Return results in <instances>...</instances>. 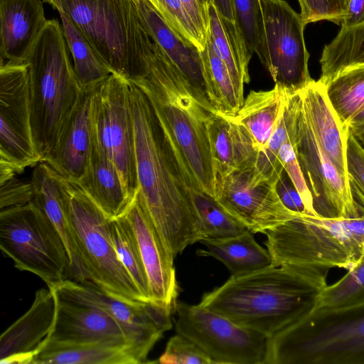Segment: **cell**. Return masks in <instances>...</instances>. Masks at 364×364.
Returning a JSON list of instances; mask_svg holds the SVG:
<instances>
[{"label": "cell", "instance_id": "6da1fadb", "mask_svg": "<svg viewBox=\"0 0 364 364\" xmlns=\"http://www.w3.org/2000/svg\"><path fill=\"white\" fill-rule=\"evenodd\" d=\"M129 83L137 196L175 259L205 237L192 206V184L148 97Z\"/></svg>", "mask_w": 364, "mask_h": 364}, {"label": "cell", "instance_id": "7a4b0ae2", "mask_svg": "<svg viewBox=\"0 0 364 364\" xmlns=\"http://www.w3.org/2000/svg\"><path fill=\"white\" fill-rule=\"evenodd\" d=\"M129 81L148 97L192 186L215 199L216 176L208 124L217 110L155 41L145 73Z\"/></svg>", "mask_w": 364, "mask_h": 364}, {"label": "cell", "instance_id": "3957f363", "mask_svg": "<svg viewBox=\"0 0 364 364\" xmlns=\"http://www.w3.org/2000/svg\"><path fill=\"white\" fill-rule=\"evenodd\" d=\"M324 273L289 264L231 276L203 294L198 305L271 338L301 318L309 299L326 286Z\"/></svg>", "mask_w": 364, "mask_h": 364}, {"label": "cell", "instance_id": "277c9868", "mask_svg": "<svg viewBox=\"0 0 364 364\" xmlns=\"http://www.w3.org/2000/svg\"><path fill=\"white\" fill-rule=\"evenodd\" d=\"M63 11L112 73L142 76L154 41L133 0H43Z\"/></svg>", "mask_w": 364, "mask_h": 364}, {"label": "cell", "instance_id": "5b68a950", "mask_svg": "<svg viewBox=\"0 0 364 364\" xmlns=\"http://www.w3.org/2000/svg\"><path fill=\"white\" fill-rule=\"evenodd\" d=\"M26 62L33 136L41 161L46 162L82 90L58 21L48 20Z\"/></svg>", "mask_w": 364, "mask_h": 364}, {"label": "cell", "instance_id": "8992f818", "mask_svg": "<svg viewBox=\"0 0 364 364\" xmlns=\"http://www.w3.org/2000/svg\"><path fill=\"white\" fill-rule=\"evenodd\" d=\"M73 242L70 279L131 304L151 301L139 291L116 252L110 218L75 181L61 175Z\"/></svg>", "mask_w": 364, "mask_h": 364}, {"label": "cell", "instance_id": "52a82bcc", "mask_svg": "<svg viewBox=\"0 0 364 364\" xmlns=\"http://www.w3.org/2000/svg\"><path fill=\"white\" fill-rule=\"evenodd\" d=\"M350 218L299 214L267 230L273 267L301 265L350 270L364 258V210Z\"/></svg>", "mask_w": 364, "mask_h": 364}, {"label": "cell", "instance_id": "ba28073f", "mask_svg": "<svg viewBox=\"0 0 364 364\" xmlns=\"http://www.w3.org/2000/svg\"><path fill=\"white\" fill-rule=\"evenodd\" d=\"M0 248L18 269L37 275L48 287L70 279L62 237L32 200L1 210Z\"/></svg>", "mask_w": 364, "mask_h": 364}, {"label": "cell", "instance_id": "9c48e42d", "mask_svg": "<svg viewBox=\"0 0 364 364\" xmlns=\"http://www.w3.org/2000/svg\"><path fill=\"white\" fill-rule=\"evenodd\" d=\"M176 331L202 349L214 364H264L268 338L198 305L176 302Z\"/></svg>", "mask_w": 364, "mask_h": 364}, {"label": "cell", "instance_id": "30bf717a", "mask_svg": "<svg viewBox=\"0 0 364 364\" xmlns=\"http://www.w3.org/2000/svg\"><path fill=\"white\" fill-rule=\"evenodd\" d=\"M94 139L117 168L133 200L138 191L129 81L115 73L97 85L93 106Z\"/></svg>", "mask_w": 364, "mask_h": 364}, {"label": "cell", "instance_id": "8fae6325", "mask_svg": "<svg viewBox=\"0 0 364 364\" xmlns=\"http://www.w3.org/2000/svg\"><path fill=\"white\" fill-rule=\"evenodd\" d=\"M0 168L21 173L41 162L32 131L28 63L0 65Z\"/></svg>", "mask_w": 364, "mask_h": 364}, {"label": "cell", "instance_id": "7c38bea8", "mask_svg": "<svg viewBox=\"0 0 364 364\" xmlns=\"http://www.w3.org/2000/svg\"><path fill=\"white\" fill-rule=\"evenodd\" d=\"M269 55L267 70L274 85L291 92L303 90L314 79L309 71L305 23L284 0H261Z\"/></svg>", "mask_w": 364, "mask_h": 364}, {"label": "cell", "instance_id": "4fadbf2b", "mask_svg": "<svg viewBox=\"0 0 364 364\" xmlns=\"http://www.w3.org/2000/svg\"><path fill=\"white\" fill-rule=\"evenodd\" d=\"M48 288L110 315L134 346L141 363L164 333L172 328L171 315L174 310L152 301L128 304L70 279Z\"/></svg>", "mask_w": 364, "mask_h": 364}, {"label": "cell", "instance_id": "5bb4252c", "mask_svg": "<svg viewBox=\"0 0 364 364\" xmlns=\"http://www.w3.org/2000/svg\"><path fill=\"white\" fill-rule=\"evenodd\" d=\"M277 181L256 180L254 168L236 170L216 179L215 200L253 233H264L296 216L277 191Z\"/></svg>", "mask_w": 364, "mask_h": 364}, {"label": "cell", "instance_id": "9a60e30c", "mask_svg": "<svg viewBox=\"0 0 364 364\" xmlns=\"http://www.w3.org/2000/svg\"><path fill=\"white\" fill-rule=\"evenodd\" d=\"M296 154L313 196L314 208L320 215L350 218L360 215L361 211L353 197L348 179L321 148L301 103L298 120Z\"/></svg>", "mask_w": 364, "mask_h": 364}, {"label": "cell", "instance_id": "2e32d148", "mask_svg": "<svg viewBox=\"0 0 364 364\" xmlns=\"http://www.w3.org/2000/svg\"><path fill=\"white\" fill-rule=\"evenodd\" d=\"M136 236L147 275L152 301L175 311L178 285L174 258L141 203L137 193L124 213Z\"/></svg>", "mask_w": 364, "mask_h": 364}, {"label": "cell", "instance_id": "e0dca14e", "mask_svg": "<svg viewBox=\"0 0 364 364\" xmlns=\"http://www.w3.org/2000/svg\"><path fill=\"white\" fill-rule=\"evenodd\" d=\"M98 85L81 87L79 99L46 161L60 175L75 182L85 174L92 150L93 106Z\"/></svg>", "mask_w": 364, "mask_h": 364}, {"label": "cell", "instance_id": "ac0fdd59", "mask_svg": "<svg viewBox=\"0 0 364 364\" xmlns=\"http://www.w3.org/2000/svg\"><path fill=\"white\" fill-rule=\"evenodd\" d=\"M53 291L56 300L55 315L42 346L107 341L132 343L118 323L105 311Z\"/></svg>", "mask_w": 364, "mask_h": 364}, {"label": "cell", "instance_id": "d6986e66", "mask_svg": "<svg viewBox=\"0 0 364 364\" xmlns=\"http://www.w3.org/2000/svg\"><path fill=\"white\" fill-rule=\"evenodd\" d=\"M56 300L49 288L36 291L29 309L0 337L1 364H31L53 324Z\"/></svg>", "mask_w": 364, "mask_h": 364}, {"label": "cell", "instance_id": "ffe728a7", "mask_svg": "<svg viewBox=\"0 0 364 364\" xmlns=\"http://www.w3.org/2000/svg\"><path fill=\"white\" fill-rule=\"evenodd\" d=\"M47 22L41 0H0L1 63H26Z\"/></svg>", "mask_w": 364, "mask_h": 364}, {"label": "cell", "instance_id": "44dd1931", "mask_svg": "<svg viewBox=\"0 0 364 364\" xmlns=\"http://www.w3.org/2000/svg\"><path fill=\"white\" fill-rule=\"evenodd\" d=\"M299 92L301 107L321 148L348 179L346 149L349 130L332 106L326 85L320 80H313Z\"/></svg>", "mask_w": 364, "mask_h": 364}, {"label": "cell", "instance_id": "7402d4cb", "mask_svg": "<svg viewBox=\"0 0 364 364\" xmlns=\"http://www.w3.org/2000/svg\"><path fill=\"white\" fill-rule=\"evenodd\" d=\"M152 39L161 48L196 91L208 100L201 52L183 40L149 0H133Z\"/></svg>", "mask_w": 364, "mask_h": 364}, {"label": "cell", "instance_id": "603a6c76", "mask_svg": "<svg viewBox=\"0 0 364 364\" xmlns=\"http://www.w3.org/2000/svg\"><path fill=\"white\" fill-rule=\"evenodd\" d=\"M208 132L216 179L236 170L255 168L258 151L245 129L231 116L213 113Z\"/></svg>", "mask_w": 364, "mask_h": 364}, {"label": "cell", "instance_id": "cb8c5ba5", "mask_svg": "<svg viewBox=\"0 0 364 364\" xmlns=\"http://www.w3.org/2000/svg\"><path fill=\"white\" fill-rule=\"evenodd\" d=\"M77 183L110 219L124 215L134 200L129 197L117 168L95 139L87 170Z\"/></svg>", "mask_w": 364, "mask_h": 364}, {"label": "cell", "instance_id": "d4e9b609", "mask_svg": "<svg viewBox=\"0 0 364 364\" xmlns=\"http://www.w3.org/2000/svg\"><path fill=\"white\" fill-rule=\"evenodd\" d=\"M141 363L129 342L99 341L78 344L46 343L31 364H137Z\"/></svg>", "mask_w": 364, "mask_h": 364}, {"label": "cell", "instance_id": "484cf974", "mask_svg": "<svg viewBox=\"0 0 364 364\" xmlns=\"http://www.w3.org/2000/svg\"><path fill=\"white\" fill-rule=\"evenodd\" d=\"M207 250H199L197 254L212 257L221 262L232 277L244 274L272 266L267 250L255 240L249 230L234 236L223 238L205 237L200 240Z\"/></svg>", "mask_w": 364, "mask_h": 364}, {"label": "cell", "instance_id": "4316f807", "mask_svg": "<svg viewBox=\"0 0 364 364\" xmlns=\"http://www.w3.org/2000/svg\"><path fill=\"white\" fill-rule=\"evenodd\" d=\"M31 182L33 191L32 201L46 214L60 233L70 264L73 242L68 197L60 174L46 162L41 161L34 166Z\"/></svg>", "mask_w": 364, "mask_h": 364}, {"label": "cell", "instance_id": "83f0119b", "mask_svg": "<svg viewBox=\"0 0 364 364\" xmlns=\"http://www.w3.org/2000/svg\"><path fill=\"white\" fill-rule=\"evenodd\" d=\"M289 92L277 85L269 90L250 91L237 114L231 116L247 132L258 152L272 135Z\"/></svg>", "mask_w": 364, "mask_h": 364}, {"label": "cell", "instance_id": "f1b7e54d", "mask_svg": "<svg viewBox=\"0 0 364 364\" xmlns=\"http://www.w3.org/2000/svg\"><path fill=\"white\" fill-rule=\"evenodd\" d=\"M208 32L213 47L225 64L237 90L244 95L249 83L248 65L252 53L247 50L235 23L222 19L213 4L208 8Z\"/></svg>", "mask_w": 364, "mask_h": 364}, {"label": "cell", "instance_id": "f546056e", "mask_svg": "<svg viewBox=\"0 0 364 364\" xmlns=\"http://www.w3.org/2000/svg\"><path fill=\"white\" fill-rule=\"evenodd\" d=\"M300 106L299 91L289 92L272 135L264 148L258 152L254 168L255 179L278 181L281 177L284 170L279 160V151L285 142L297 138Z\"/></svg>", "mask_w": 364, "mask_h": 364}, {"label": "cell", "instance_id": "4dcf8cb0", "mask_svg": "<svg viewBox=\"0 0 364 364\" xmlns=\"http://www.w3.org/2000/svg\"><path fill=\"white\" fill-rule=\"evenodd\" d=\"M207 97L220 113L235 116L245 97L237 90L225 64L215 51L211 36L207 31L205 48L201 52Z\"/></svg>", "mask_w": 364, "mask_h": 364}, {"label": "cell", "instance_id": "1f68e13d", "mask_svg": "<svg viewBox=\"0 0 364 364\" xmlns=\"http://www.w3.org/2000/svg\"><path fill=\"white\" fill-rule=\"evenodd\" d=\"M320 64L319 80L325 85L345 68L364 64V22L341 26L338 35L324 46Z\"/></svg>", "mask_w": 364, "mask_h": 364}, {"label": "cell", "instance_id": "d6a6232c", "mask_svg": "<svg viewBox=\"0 0 364 364\" xmlns=\"http://www.w3.org/2000/svg\"><path fill=\"white\" fill-rule=\"evenodd\" d=\"M68 48L73 57V69L81 87L95 86L112 72L99 57L89 42L61 11H58Z\"/></svg>", "mask_w": 364, "mask_h": 364}, {"label": "cell", "instance_id": "836d02e7", "mask_svg": "<svg viewBox=\"0 0 364 364\" xmlns=\"http://www.w3.org/2000/svg\"><path fill=\"white\" fill-rule=\"evenodd\" d=\"M326 87L332 106L346 126L352 117L364 109V64L345 68Z\"/></svg>", "mask_w": 364, "mask_h": 364}, {"label": "cell", "instance_id": "e575fe53", "mask_svg": "<svg viewBox=\"0 0 364 364\" xmlns=\"http://www.w3.org/2000/svg\"><path fill=\"white\" fill-rule=\"evenodd\" d=\"M110 232L117 256L143 296L151 301L146 270L134 232L124 216L111 219Z\"/></svg>", "mask_w": 364, "mask_h": 364}, {"label": "cell", "instance_id": "d590c367", "mask_svg": "<svg viewBox=\"0 0 364 364\" xmlns=\"http://www.w3.org/2000/svg\"><path fill=\"white\" fill-rule=\"evenodd\" d=\"M190 196L193 210L205 237H227L248 230L210 196L191 186Z\"/></svg>", "mask_w": 364, "mask_h": 364}, {"label": "cell", "instance_id": "8d00e7d4", "mask_svg": "<svg viewBox=\"0 0 364 364\" xmlns=\"http://www.w3.org/2000/svg\"><path fill=\"white\" fill-rule=\"evenodd\" d=\"M235 24L247 50L267 69L269 55L261 0H232Z\"/></svg>", "mask_w": 364, "mask_h": 364}, {"label": "cell", "instance_id": "74e56055", "mask_svg": "<svg viewBox=\"0 0 364 364\" xmlns=\"http://www.w3.org/2000/svg\"><path fill=\"white\" fill-rule=\"evenodd\" d=\"M364 292V258L335 284L326 285L311 301V314L330 313L344 307Z\"/></svg>", "mask_w": 364, "mask_h": 364}, {"label": "cell", "instance_id": "f35d334b", "mask_svg": "<svg viewBox=\"0 0 364 364\" xmlns=\"http://www.w3.org/2000/svg\"><path fill=\"white\" fill-rule=\"evenodd\" d=\"M168 25L185 41L202 52L207 38L199 31L181 0H149Z\"/></svg>", "mask_w": 364, "mask_h": 364}, {"label": "cell", "instance_id": "ab89813d", "mask_svg": "<svg viewBox=\"0 0 364 364\" xmlns=\"http://www.w3.org/2000/svg\"><path fill=\"white\" fill-rule=\"evenodd\" d=\"M296 144L297 138L285 142L279 151V160L300 195L308 211V215H320L314 208L313 196L308 187L297 157Z\"/></svg>", "mask_w": 364, "mask_h": 364}, {"label": "cell", "instance_id": "60d3db41", "mask_svg": "<svg viewBox=\"0 0 364 364\" xmlns=\"http://www.w3.org/2000/svg\"><path fill=\"white\" fill-rule=\"evenodd\" d=\"M156 363L161 364H214L211 358L196 343L178 333L169 339L164 353Z\"/></svg>", "mask_w": 364, "mask_h": 364}, {"label": "cell", "instance_id": "b9f144b4", "mask_svg": "<svg viewBox=\"0 0 364 364\" xmlns=\"http://www.w3.org/2000/svg\"><path fill=\"white\" fill-rule=\"evenodd\" d=\"M346 165L351 193L358 208L364 210V148L350 131L347 141Z\"/></svg>", "mask_w": 364, "mask_h": 364}, {"label": "cell", "instance_id": "7bdbcfd3", "mask_svg": "<svg viewBox=\"0 0 364 364\" xmlns=\"http://www.w3.org/2000/svg\"><path fill=\"white\" fill-rule=\"evenodd\" d=\"M305 25L321 20L341 24L347 14L350 0H298Z\"/></svg>", "mask_w": 364, "mask_h": 364}, {"label": "cell", "instance_id": "ee69618b", "mask_svg": "<svg viewBox=\"0 0 364 364\" xmlns=\"http://www.w3.org/2000/svg\"><path fill=\"white\" fill-rule=\"evenodd\" d=\"M0 208L1 209L23 205L33 200V191L31 181L26 182L15 176L1 182Z\"/></svg>", "mask_w": 364, "mask_h": 364}, {"label": "cell", "instance_id": "f6af8a7d", "mask_svg": "<svg viewBox=\"0 0 364 364\" xmlns=\"http://www.w3.org/2000/svg\"><path fill=\"white\" fill-rule=\"evenodd\" d=\"M277 191L287 208L297 214L308 215V211L300 195L284 171L277 181Z\"/></svg>", "mask_w": 364, "mask_h": 364}, {"label": "cell", "instance_id": "bcb514c9", "mask_svg": "<svg viewBox=\"0 0 364 364\" xmlns=\"http://www.w3.org/2000/svg\"><path fill=\"white\" fill-rule=\"evenodd\" d=\"M199 31L207 38L209 18L203 13L198 0H181Z\"/></svg>", "mask_w": 364, "mask_h": 364}, {"label": "cell", "instance_id": "7dc6e473", "mask_svg": "<svg viewBox=\"0 0 364 364\" xmlns=\"http://www.w3.org/2000/svg\"><path fill=\"white\" fill-rule=\"evenodd\" d=\"M364 22V0H350L347 14L341 26L350 27Z\"/></svg>", "mask_w": 364, "mask_h": 364}, {"label": "cell", "instance_id": "c3c4849f", "mask_svg": "<svg viewBox=\"0 0 364 364\" xmlns=\"http://www.w3.org/2000/svg\"><path fill=\"white\" fill-rule=\"evenodd\" d=\"M220 17L235 23L232 0H212Z\"/></svg>", "mask_w": 364, "mask_h": 364}, {"label": "cell", "instance_id": "681fc988", "mask_svg": "<svg viewBox=\"0 0 364 364\" xmlns=\"http://www.w3.org/2000/svg\"><path fill=\"white\" fill-rule=\"evenodd\" d=\"M349 129L364 128V109L352 117L346 124Z\"/></svg>", "mask_w": 364, "mask_h": 364}, {"label": "cell", "instance_id": "f907efd6", "mask_svg": "<svg viewBox=\"0 0 364 364\" xmlns=\"http://www.w3.org/2000/svg\"><path fill=\"white\" fill-rule=\"evenodd\" d=\"M356 140L364 148V128L357 129H349Z\"/></svg>", "mask_w": 364, "mask_h": 364}, {"label": "cell", "instance_id": "816d5d0a", "mask_svg": "<svg viewBox=\"0 0 364 364\" xmlns=\"http://www.w3.org/2000/svg\"><path fill=\"white\" fill-rule=\"evenodd\" d=\"M203 13L205 15L208 17V8L210 4H213L212 0H198Z\"/></svg>", "mask_w": 364, "mask_h": 364}]
</instances>
